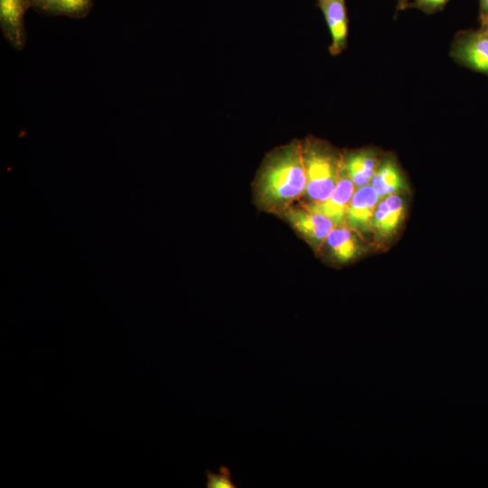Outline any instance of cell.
Listing matches in <instances>:
<instances>
[{
	"label": "cell",
	"instance_id": "cell-1",
	"mask_svg": "<svg viewBox=\"0 0 488 488\" xmlns=\"http://www.w3.org/2000/svg\"><path fill=\"white\" fill-rule=\"evenodd\" d=\"M305 188L301 141L293 140L264 157L253 182L254 200L259 209L280 215L304 196Z\"/></svg>",
	"mask_w": 488,
	"mask_h": 488
},
{
	"label": "cell",
	"instance_id": "cell-2",
	"mask_svg": "<svg viewBox=\"0 0 488 488\" xmlns=\"http://www.w3.org/2000/svg\"><path fill=\"white\" fill-rule=\"evenodd\" d=\"M301 151L306 175L304 194L306 201L302 204L324 202L337 183L343 155L325 141L313 136L301 141Z\"/></svg>",
	"mask_w": 488,
	"mask_h": 488
},
{
	"label": "cell",
	"instance_id": "cell-3",
	"mask_svg": "<svg viewBox=\"0 0 488 488\" xmlns=\"http://www.w3.org/2000/svg\"><path fill=\"white\" fill-rule=\"evenodd\" d=\"M450 55L460 65L488 76V27L458 32Z\"/></svg>",
	"mask_w": 488,
	"mask_h": 488
},
{
	"label": "cell",
	"instance_id": "cell-4",
	"mask_svg": "<svg viewBox=\"0 0 488 488\" xmlns=\"http://www.w3.org/2000/svg\"><path fill=\"white\" fill-rule=\"evenodd\" d=\"M314 249L318 250L335 226L331 219L304 205H292L280 215Z\"/></svg>",
	"mask_w": 488,
	"mask_h": 488
},
{
	"label": "cell",
	"instance_id": "cell-5",
	"mask_svg": "<svg viewBox=\"0 0 488 488\" xmlns=\"http://www.w3.org/2000/svg\"><path fill=\"white\" fill-rule=\"evenodd\" d=\"M355 190V185L341 164L339 178L332 195L324 202L302 205L327 216L335 226L346 225L347 211Z\"/></svg>",
	"mask_w": 488,
	"mask_h": 488
},
{
	"label": "cell",
	"instance_id": "cell-6",
	"mask_svg": "<svg viewBox=\"0 0 488 488\" xmlns=\"http://www.w3.org/2000/svg\"><path fill=\"white\" fill-rule=\"evenodd\" d=\"M31 0H0V27L5 38L16 50L26 42L24 14Z\"/></svg>",
	"mask_w": 488,
	"mask_h": 488
},
{
	"label": "cell",
	"instance_id": "cell-7",
	"mask_svg": "<svg viewBox=\"0 0 488 488\" xmlns=\"http://www.w3.org/2000/svg\"><path fill=\"white\" fill-rule=\"evenodd\" d=\"M380 197L371 184L356 188L346 215V225L356 232L372 229V220Z\"/></svg>",
	"mask_w": 488,
	"mask_h": 488
},
{
	"label": "cell",
	"instance_id": "cell-8",
	"mask_svg": "<svg viewBox=\"0 0 488 488\" xmlns=\"http://www.w3.org/2000/svg\"><path fill=\"white\" fill-rule=\"evenodd\" d=\"M330 31L332 55L341 53L347 46L348 16L345 0H317Z\"/></svg>",
	"mask_w": 488,
	"mask_h": 488
},
{
	"label": "cell",
	"instance_id": "cell-9",
	"mask_svg": "<svg viewBox=\"0 0 488 488\" xmlns=\"http://www.w3.org/2000/svg\"><path fill=\"white\" fill-rule=\"evenodd\" d=\"M380 163L371 149L353 151L342 156V167L356 188L371 183Z\"/></svg>",
	"mask_w": 488,
	"mask_h": 488
},
{
	"label": "cell",
	"instance_id": "cell-10",
	"mask_svg": "<svg viewBox=\"0 0 488 488\" xmlns=\"http://www.w3.org/2000/svg\"><path fill=\"white\" fill-rule=\"evenodd\" d=\"M404 210L403 200L397 194L381 199L373 215L372 229L380 237H389L401 223Z\"/></svg>",
	"mask_w": 488,
	"mask_h": 488
},
{
	"label": "cell",
	"instance_id": "cell-11",
	"mask_svg": "<svg viewBox=\"0 0 488 488\" xmlns=\"http://www.w3.org/2000/svg\"><path fill=\"white\" fill-rule=\"evenodd\" d=\"M324 244H326L333 258L342 263L355 258L360 251L353 230L347 225L334 226Z\"/></svg>",
	"mask_w": 488,
	"mask_h": 488
},
{
	"label": "cell",
	"instance_id": "cell-12",
	"mask_svg": "<svg viewBox=\"0 0 488 488\" xmlns=\"http://www.w3.org/2000/svg\"><path fill=\"white\" fill-rule=\"evenodd\" d=\"M370 184L381 200L402 190L404 178L397 163L388 157L380 163Z\"/></svg>",
	"mask_w": 488,
	"mask_h": 488
},
{
	"label": "cell",
	"instance_id": "cell-13",
	"mask_svg": "<svg viewBox=\"0 0 488 488\" xmlns=\"http://www.w3.org/2000/svg\"><path fill=\"white\" fill-rule=\"evenodd\" d=\"M93 0H31V7L52 15L82 18L91 9Z\"/></svg>",
	"mask_w": 488,
	"mask_h": 488
},
{
	"label": "cell",
	"instance_id": "cell-14",
	"mask_svg": "<svg viewBox=\"0 0 488 488\" xmlns=\"http://www.w3.org/2000/svg\"><path fill=\"white\" fill-rule=\"evenodd\" d=\"M219 472L213 473L206 469L207 488H237L238 485L232 479L230 469L225 465L219 466Z\"/></svg>",
	"mask_w": 488,
	"mask_h": 488
},
{
	"label": "cell",
	"instance_id": "cell-15",
	"mask_svg": "<svg viewBox=\"0 0 488 488\" xmlns=\"http://www.w3.org/2000/svg\"><path fill=\"white\" fill-rule=\"evenodd\" d=\"M449 0H414L409 7L418 8L427 14L440 11Z\"/></svg>",
	"mask_w": 488,
	"mask_h": 488
},
{
	"label": "cell",
	"instance_id": "cell-16",
	"mask_svg": "<svg viewBox=\"0 0 488 488\" xmlns=\"http://www.w3.org/2000/svg\"><path fill=\"white\" fill-rule=\"evenodd\" d=\"M479 22L483 23L488 19V0H479Z\"/></svg>",
	"mask_w": 488,
	"mask_h": 488
},
{
	"label": "cell",
	"instance_id": "cell-17",
	"mask_svg": "<svg viewBox=\"0 0 488 488\" xmlns=\"http://www.w3.org/2000/svg\"><path fill=\"white\" fill-rule=\"evenodd\" d=\"M409 0H397V8L398 10H403L408 7Z\"/></svg>",
	"mask_w": 488,
	"mask_h": 488
},
{
	"label": "cell",
	"instance_id": "cell-18",
	"mask_svg": "<svg viewBox=\"0 0 488 488\" xmlns=\"http://www.w3.org/2000/svg\"><path fill=\"white\" fill-rule=\"evenodd\" d=\"M480 26L488 27V19L483 23L480 24Z\"/></svg>",
	"mask_w": 488,
	"mask_h": 488
}]
</instances>
